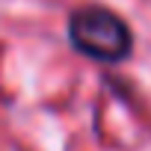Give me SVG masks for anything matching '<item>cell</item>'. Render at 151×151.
Listing matches in <instances>:
<instances>
[{
	"mask_svg": "<svg viewBox=\"0 0 151 151\" xmlns=\"http://www.w3.org/2000/svg\"><path fill=\"white\" fill-rule=\"evenodd\" d=\"M68 42L86 59L119 65L133 53V30L130 24L107 6L86 3L68 15Z\"/></svg>",
	"mask_w": 151,
	"mask_h": 151,
	"instance_id": "cell-1",
	"label": "cell"
}]
</instances>
